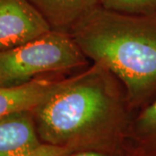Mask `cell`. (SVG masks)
I'll list each match as a JSON object with an SVG mask.
<instances>
[{"label": "cell", "instance_id": "cell-9", "mask_svg": "<svg viewBox=\"0 0 156 156\" xmlns=\"http://www.w3.org/2000/svg\"><path fill=\"white\" fill-rule=\"evenodd\" d=\"M135 128L140 136L146 140L156 136V95L143 108L135 120Z\"/></svg>", "mask_w": 156, "mask_h": 156}, {"label": "cell", "instance_id": "cell-11", "mask_svg": "<svg viewBox=\"0 0 156 156\" xmlns=\"http://www.w3.org/2000/svg\"><path fill=\"white\" fill-rule=\"evenodd\" d=\"M71 156H107L105 154L99 152V151L95 150H88L83 151V152H79Z\"/></svg>", "mask_w": 156, "mask_h": 156}, {"label": "cell", "instance_id": "cell-2", "mask_svg": "<svg viewBox=\"0 0 156 156\" xmlns=\"http://www.w3.org/2000/svg\"><path fill=\"white\" fill-rule=\"evenodd\" d=\"M125 90L105 66L93 64L62 83L34 108L35 123L44 143L72 150L113 131L126 115Z\"/></svg>", "mask_w": 156, "mask_h": 156}, {"label": "cell", "instance_id": "cell-3", "mask_svg": "<svg viewBox=\"0 0 156 156\" xmlns=\"http://www.w3.org/2000/svg\"><path fill=\"white\" fill-rule=\"evenodd\" d=\"M88 57L68 31H50L23 44L0 51V86L26 83L41 75L85 67Z\"/></svg>", "mask_w": 156, "mask_h": 156}, {"label": "cell", "instance_id": "cell-1", "mask_svg": "<svg viewBox=\"0 0 156 156\" xmlns=\"http://www.w3.org/2000/svg\"><path fill=\"white\" fill-rule=\"evenodd\" d=\"M69 32L85 56L118 78L130 109L155 96L156 13L128 14L99 5Z\"/></svg>", "mask_w": 156, "mask_h": 156}, {"label": "cell", "instance_id": "cell-5", "mask_svg": "<svg viewBox=\"0 0 156 156\" xmlns=\"http://www.w3.org/2000/svg\"><path fill=\"white\" fill-rule=\"evenodd\" d=\"M42 144L32 110L12 113L0 119V156H14Z\"/></svg>", "mask_w": 156, "mask_h": 156}, {"label": "cell", "instance_id": "cell-6", "mask_svg": "<svg viewBox=\"0 0 156 156\" xmlns=\"http://www.w3.org/2000/svg\"><path fill=\"white\" fill-rule=\"evenodd\" d=\"M63 79L39 76L17 86H0V119L12 113L33 110Z\"/></svg>", "mask_w": 156, "mask_h": 156}, {"label": "cell", "instance_id": "cell-12", "mask_svg": "<svg viewBox=\"0 0 156 156\" xmlns=\"http://www.w3.org/2000/svg\"><path fill=\"white\" fill-rule=\"evenodd\" d=\"M146 144L149 147L150 149H153L154 152H156V136L151 139L146 140Z\"/></svg>", "mask_w": 156, "mask_h": 156}, {"label": "cell", "instance_id": "cell-7", "mask_svg": "<svg viewBox=\"0 0 156 156\" xmlns=\"http://www.w3.org/2000/svg\"><path fill=\"white\" fill-rule=\"evenodd\" d=\"M51 28L69 31L75 23L100 5V0H30Z\"/></svg>", "mask_w": 156, "mask_h": 156}, {"label": "cell", "instance_id": "cell-8", "mask_svg": "<svg viewBox=\"0 0 156 156\" xmlns=\"http://www.w3.org/2000/svg\"><path fill=\"white\" fill-rule=\"evenodd\" d=\"M100 5L108 10L128 14L156 13V0H100Z\"/></svg>", "mask_w": 156, "mask_h": 156}, {"label": "cell", "instance_id": "cell-10", "mask_svg": "<svg viewBox=\"0 0 156 156\" xmlns=\"http://www.w3.org/2000/svg\"><path fill=\"white\" fill-rule=\"evenodd\" d=\"M71 151L70 148L66 147L42 143L33 150L14 156H67Z\"/></svg>", "mask_w": 156, "mask_h": 156}, {"label": "cell", "instance_id": "cell-4", "mask_svg": "<svg viewBox=\"0 0 156 156\" xmlns=\"http://www.w3.org/2000/svg\"><path fill=\"white\" fill-rule=\"evenodd\" d=\"M51 29L30 0H0V51L23 44Z\"/></svg>", "mask_w": 156, "mask_h": 156}]
</instances>
